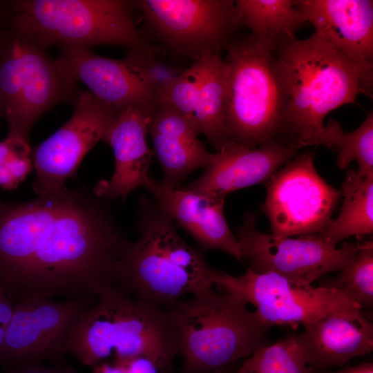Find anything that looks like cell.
Returning <instances> with one entry per match:
<instances>
[{
    "label": "cell",
    "mask_w": 373,
    "mask_h": 373,
    "mask_svg": "<svg viewBox=\"0 0 373 373\" xmlns=\"http://www.w3.org/2000/svg\"><path fill=\"white\" fill-rule=\"evenodd\" d=\"M128 241L108 201L82 188L0 204V285L15 305L97 298L117 286Z\"/></svg>",
    "instance_id": "cell-1"
},
{
    "label": "cell",
    "mask_w": 373,
    "mask_h": 373,
    "mask_svg": "<svg viewBox=\"0 0 373 373\" xmlns=\"http://www.w3.org/2000/svg\"><path fill=\"white\" fill-rule=\"evenodd\" d=\"M274 52L282 97L279 140L300 149L323 129L329 113L354 104L361 94L372 99L373 66L345 58L315 32L305 39H280Z\"/></svg>",
    "instance_id": "cell-2"
},
{
    "label": "cell",
    "mask_w": 373,
    "mask_h": 373,
    "mask_svg": "<svg viewBox=\"0 0 373 373\" xmlns=\"http://www.w3.org/2000/svg\"><path fill=\"white\" fill-rule=\"evenodd\" d=\"M180 333L171 311L140 300L117 286L101 292L79 318L69 336L68 353L93 366L144 356L160 373H171L179 354Z\"/></svg>",
    "instance_id": "cell-3"
},
{
    "label": "cell",
    "mask_w": 373,
    "mask_h": 373,
    "mask_svg": "<svg viewBox=\"0 0 373 373\" xmlns=\"http://www.w3.org/2000/svg\"><path fill=\"white\" fill-rule=\"evenodd\" d=\"M139 238L128 241L117 286L143 302L168 307L213 287L212 269L200 249L189 245L157 203L140 196L137 209Z\"/></svg>",
    "instance_id": "cell-4"
},
{
    "label": "cell",
    "mask_w": 373,
    "mask_h": 373,
    "mask_svg": "<svg viewBox=\"0 0 373 373\" xmlns=\"http://www.w3.org/2000/svg\"><path fill=\"white\" fill-rule=\"evenodd\" d=\"M168 308L180 333V373H211L269 344L271 325L238 295L209 287Z\"/></svg>",
    "instance_id": "cell-5"
},
{
    "label": "cell",
    "mask_w": 373,
    "mask_h": 373,
    "mask_svg": "<svg viewBox=\"0 0 373 373\" xmlns=\"http://www.w3.org/2000/svg\"><path fill=\"white\" fill-rule=\"evenodd\" d=\"M13 17V16H12ZM81 91L28 30L12 18L0 36V115L8 135L28 140L35 122Z\"/></svg>",
    "instance_id": "cell-6"
},
{
    "label": "cell",
    "mask_w": 373,
    "mask_h": 373,
    "mask_svg": "<svg viewBox=\"0 0 373 373\" xmlns=\"http://www.w3.org/2000/svg\"><path fill=\"white\" fill-rule=\"evenodd\" d=\"M11 4L13 19L45 49L111 45L130 50L149 44L135 23L134 1L21 0Z\"/></svg>",
    "instance_id": "cell-7"
},
{
    "label": "cell",
    "mask_w": 373,
    "mask_h": 373,
    "mask_svg": "<svg viewBox=\"0 0 373 373\" xmlns=\"http://www.w3.org/2000/svg\"><path fill=\"white\" fill-rule=\"evenodd\" d=\"M274 47L252 34L227 48L226 125L232 140L255 148L279 139L282 97Z\"/></svg>",
    "instance_id": "cell-8"
},
{
    "label": "cell",
    "mask_w": 373,
    "mask_h": 373,
    "mask_svg": "<svg viewBox=\"0 0 373 373\" xmlns=\"http://www.w3.org/2000/svg\"><path fill=\"white\" fill-rule=\"evenodd\" d=\"M160 47L193 62L219 55L242 26L232 0L134 1Z\"/></svg>",
    "instance_id": "cell-9"
},
{
    "label": "cell",
    "mask_w": 373,
    "mask_h": 373,
    "mask_svg": "<svg viewBox=\"0 0 373 373\" xmlns=\"http://www.w3.org/2000/svg\"><path fill=\"white\" fill-rule=\"evenodd\" d=\"M211 279L222 292L232 293L270 325L303 326L332 314L363 312L338 291L291 280L273 272L256 273L247 269L240 276L212 269Z\"/></svg>",
    "instance_id": "cell-10"
},
{
    "label": "cell",
    "mask_w": 373,
    "mask_h": 373,
    "mask_svg": "<svg viewBox=\"0 0 373 373\" xmlns=\"http://www.w3.org/2000/svg\"><path fill=\"white\" fill-rule=\"evenodd\" d=\"M254 213L245 214L236 238L242 260L256 273L273 272L305 285L351 263L359 245L344 242L340 248L329 244L319 233L276 237L256 228Z\"/></svg>",
    "instance_id": "cell-11"
},
{
    "label": "cell",
    "mask_w": 373,
    "mask_h": 373,
    "mask_svg": "<svg viewBox=\"0 0 373 373\" xmlns=\"http://www.w3.org/2000/svg\"><path fill=\"white\" fill-rule=\"evenodd\" d=\"M314 155V150L296 155L267 182L262 209L276 237L319 233L332 219L341 191L320 176Z\"/></svg>",
    "instance_id": "cell-12"
},
{
    "label": "cell",
    "mask_w": 373,
    "mask_h": 373,
    "mask_svg": "<svg viewBox=\"0 0 373 373\" xmlns=\"http://www.w3.org/2000/svg\"><path fill=\"white\" fill-rule=\"evenodd\" d=\"M70 118L48 138L32 149L37 196L53 195L76 172L86 154L104 141L118 112L89 90L81 91Z\"/></svg>",
    "instance_id": "cell-13"
},
{
    "label": "cell",
    "mask_w": 373,
    "mask_h": 373,
    "mask_svg": "<svg viewBox=\"0 0 373 373\" xmlns=\"http://www.w3.org/2000/svg\"><path fill=\"white\" fill-rule=\"evenodd\" d=\"M96 299L32 298L16 303L0 352V364L16 367L58 361L68 353L69 336L76 322Z\"/></svg>",
    "instance_id": "cell-14"
},
{
    "label": "cell",
    "mask_w": 373,
    "mask_h": 373,
    "mask_svg": "<svg viewBox=\"0 0 373 373\" xmlns=\"http://www.w3.org/2000/svg\"><path fill=\"white\" fill-rule=\"evenodd\" d=\"M56 61L72 80L118 113L133 108L150 116L158 106L144 82L125 58L97 55L91 49L59 48Z\"/></svg>",
    "instance_id": "cell-15"
},
{
    "label": "cell",
    "mask_w": 373,
    "mask_h": 373,
    "mask_svg": "<svg viewBox=\"0 0 373 373\" xmlns=\"http://www.w3.org/2000/svg\"><path fill=\"white\" fill-rule=\"evenodd\" d=\"M294 144L276 139L255 148L230 142L216 153L209 164L187 189L225 198L231 192L267 182L283 165L297 155Z\"/></svg>",
    "instance_id": "cell-16"
},
{
    "label": "cell",
    "mask_w": 373,
    "mask_h": 373,
    "mask_svg": "<svg viewBox=\"0 0 373 373\" xmlns=\"http://www.w3.org/2000/svg\"><path fill=\"white\" fill-rule=\"evenodd\" d=\"M143 187L173 223L195 240L202 252L217 249L242 261L238 242L224 215L225 198L180 186L169 187L150 175Z\"/></svg>",
    "instance_id": "cell-17"
},
{
    "label": "cell",
    "mask_w": 373,
    "mask_h": 373,
    "mask_svg": "<svg viewBox=\"0 0 373 373\" xmlns=\"http://www.w3.org/2000/svg\"><path fill=\"white\" fill-rule=\"evenodd\" d=\"M296 6L339 54L373 66V1L296 0Z\"/></svg>",
    "instance_id": "cell-18"
},
{
    "label": "cell",
    "mask_w": 373,
    "mask_h": 373,
    "mask_svg": "<svg viewBox=\"0 0 373 373\" xmlns=\"http://www.w3.org/2000/svg\"><path fill=\"white\" fill-rule=\"evenodd\" d=\"M297 342L310 368L326 370L370 354L373 350V323L364 311L329 314L304 325Z\"/></svg>",
    "instance_id": "cell-19"
},
{
    "label": "cell",
    "mask_w": 373,
    "mask_h": 373,
    "mask_svg": "<svg viewBox=\"0 0 373 373\" xmlns=\"http://www.w3.org/2000/svg\"><path fill=\"white\" fill-rule=\"evenodd\" d=\"M150 115L136 109L119 112L104 142L112 148L115 169L111 178L101 180L93 193L107 201L128 194L144 186L154 152L146 142Z\"/></svg>",
    "instance_id": "cell-20"
},
{
    "label": "cell",
    "mask_w": 373,
    "mask_h": 373,
    "mask_svg": "<svg viewBox=\"0 0 373 373\" xmlns=\"http://www.w3.org/2000/svg\"><path fill=\"white\" fill-rule=\"evenodd\" d=\"M148 134L162 170L161 183L167 186H179L191 172L211 162L212 153L199 140L195 122L166 104L158 105L151 115Z\"/></svg>",
    "instance_id": "cell-21"
},
{
    "label": "cell",
    "mask_w": 373,
    "mask_h": 373,
    "mask_svg": "<svg viewBox=\"0 0 373 373\" xmlns=\"http://www.w3.org/2000/svg\"><path fill=\"white\" fill-rule=\"evenodd\" d=\"M201 82L193 119L218 151L233 141L226 125L227 64L219 55L201 59ZM234 142V141H233Z\"/></svg>",
    "instance_id": "cell-22"
},
{
    "label": "cell",
    "mask_w": 373,
    "mask_h": 373,
    "mask_svg": "<svg viewBox=\"0 0 373 373\" xmlns=\"http://www.w3.org/2000/svg\"><path fill=\"white\" fill-rule=\"evenodd\" d=\"M341 191L343 202L338 216L319 233L334 247L349 237L359 240L373 232V176L350 169Z\"/></svg>",
    "instance_id": "cell-23"
},
{
    "label": "cell",
    "mask_w": 373,
    "mask_h": 373,
    "mask_svg": "<svg viewBox=\"0 0 373 373\" xmlns=\"http://www.w3.org/2000/svg\"><path fill=\"white\" fill-rule=\"evenodd\" d=\"M235 6L242 26L274 48L280 39L294 37L307 23L296 0H237Z\"/></svg>",
    "instance_id": "cell-24"
},
{
    "label": "cell",
    "mask_w": 373,
    "mask_h": 373,
    "mask_svg": "<svg viewBox=\"0 0 373 373\" xmlns=\"http://www.w3.org/2000/svg\"><path fill=\"white\" fill-rule=\"evenodd\" d=\"M323 145L338 153L336 164L339 169H346L352 161L358 165V173L373 176V112L354 131L345 132L341 124L330 119L323 129L306 140L303 146Z\"/></svg>",
    "instance_id": "cell-25"
},
{
    "label": "cell",
    "mask_w": 373,
    "mask_h": 373,
    "mask_svg": "<svg viewBox=\"0 0 373 373\" xmlns=\"http://www.w3.org/2000/svg\"><path fill=\"white\" fill-rule=\"evenodd\" d=\"M358 249L352 261L339 274L319 282V286L334 289L362 309L373 306V242L357 240Z\"/></svg>",
    "instance_id": "cell-26"
},
{
    "label": "cell",
    "mask_w": 373,
    "mask_h": 373,
    "mask_svg": "<svg viewBox=\"0 0 373 373\" xmlns=\"http://www.w3.org/2000/svg\"><path fill=\"white\" fill-rule=\"evenodd\" d=\"M313 372L301 354L297 335L293 334L256 350L240 362L236 373Z\"/></svg>",
    "instance_id": "cell-27"
},
{
    "label": "cell",
    "mask_w": 373,
    "mask_h": 373,
    "mask_svg": "<svg viewBox=\"0 0 373 373\" xmlns=\"http://www.w3.org/2000/svg\"><path fill=\"white\" fill-rule=\"evenodd\" d=\"M164 50L149 44L128 50L125 59L146 84L157 105L170 84L186 69L160 55Z\"/></svg>",
    "instance_id": "cell-28"
},
{
    "label": "cell",
    "mask_w": 373,
    "mask_h": 373,
    "mask_svg": "<svg viewBox=\"0 0 373 373\" xmlns=\"http://www.w3.org/2000/svg\"><path fill=\"white\" fill-rule=\"evenodd\" d=\"M32 148L28 140L8 136L0 142V186L13 189L32 169Z\"/></svg>",
    "instance_id": "cell-29"
},
{
    "label": "cell",
    "mask_w": 373,
    "mask_h": 373,
    "mask_svg": "<svg viewBox=\"0 0 373 373\" xmlns=\"http://www.w3.org/2000/svg\"><path fill=\"white\" fill-rule=\"evenodd\" d=\"M201 68V59L193 61L165 90L159 105L166 104L195 122L193 115L200 87Z\"/></svg>",
    "instance_id": "cell-30"
},
{
    "label": "cell",
    "mask_w": 373,
    "mask_h": 373,
    "mask_svg": "<svg viewBox=\"0 0 373 373\" xmlns=\"http://www.w3.org/2000/svg\"><path fill=\"white\" fill-rule=\"evenodd\" d=\"M93 373H160L151 359L138 356L128 359L102 361L92 366Z\"/></svg>",
    "instance_id": "cell-31"
},
{
    "label": "cell",
    "mask_w": 373,
    "mask_h": 373,
    "mask_svg": "<svg viewBox=\"0 0 373 373\" xmlns=\"http://www.w3.org/2000/svg\"><path fill=\"white\" fill-rule=\"evenodd\" d=\"M15 304L6 290L0 285V352L1 351L6 330L11 320Z\"/></svg>",
    "instance_id": "cell-32"
},
{
    "label": "cell",
    "mask_w": 373,
    "mask_h": 373,
    "mask_svg": "<svg viewBox=\"0 0 373 373\" xmlns=\"http://www.w3.org/2000/svg\"><path fill=\"white\" fill-rule=\"evenodd\" d=\"M11 373H77L70 365L46 367L39 363L19 365Z\"/></svg>",
    "instance_id": "cell-33"
},
{
    "label": "cell",
    "mask_w": 373,
    "mask_h": 373,
    "mask_svg": "<svg viewBox=\"0 0 373 373\" xmlns=\"http://www.w3.org/2000/svg\"><path fill=\"white\" fill-rule=\"evenodd\" d=\"M13 16V9L10 1L0 2V36L10 24Z\"/></svg>",
    "instance_id": "cell-34"
},
{
    "label": "cell",
    "mask_w": 373,
    "mask_h": 373,
    "mask_svg": "<svg viewBox=\"0 0 373 373\" xmlns=\"http://www.w3.org/2000/svg\"><path fill=\"white\" fill-rule=\"evenodd\" d=\"M314 370L313 373H373V364L370 362L362 363L355 367L345 368L337 372Z\"/></svg>",
    "instance_id": "cell-35"
},
{
    "label": "cell",
    "mask_w": 373,
    "mask_h": 373,
    "mask_svg": "<svg viewBox=\"0 0 373 373\" xmlns=\"http://www.w3.org/2000/svg\"><path fill=\"white\" fill-rule=\"evenodd\" d=\"M240 362L220 368L211 373H236Z\"/></svg>",
    "instance_id": "cell-36"
}]
</instances>
